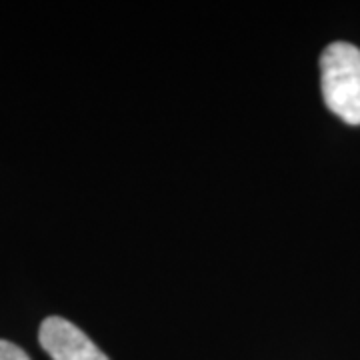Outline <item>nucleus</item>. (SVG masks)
<instances>
[{
	"mask_svg": "<svg viewBox=\"0 0 360 360\" xmlns=\"http://www.w3.org/2000/svg\"><path fill=\"white\" fill-rule=\"evenodd\" d=\"M322 98L330 112L347 124H360V49L333 42L321 56Z\"/></svg>",
	"mask_w": 360,
	"mask_h": 360,
	"instance_id": "obj_1",
	"label": "nucleus"
},
{
	"mask_svg": "<svg viewBox=\"0 0 360 360\" xmlns=\"http://www.w3.org/2000/svg\"><path fill=\"white\" fill-rule=\"evenodd\" d=\"M0 360H30L20 347L8 340H0Z\"/></svg>",
	"mask_w": 360,
	"mask_h": 360,
	"instance_id": "obj_3",
	"label": "nucleus"
},
{
	"mask_svg": "<svg viewBox=\"0 0 360 360\" xmlns=\"http://www.w3.org/2000/svg\"><path fill=\"white\" fill-rule=\"evenodd\" d=\"M39 340L52 360H110L77 324L63 316L44 319Z\"/></svg>",
	"mask_w": 360,
	"mask_h": 360,
	"instance_id": "obj_2",
	"label": "nucleus"
}]
</instances>
